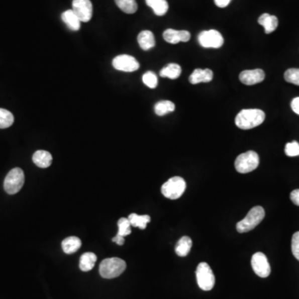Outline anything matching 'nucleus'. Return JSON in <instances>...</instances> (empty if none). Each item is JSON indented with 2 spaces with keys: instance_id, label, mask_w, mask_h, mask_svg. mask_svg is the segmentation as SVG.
I'll return each mask as SVG.
<instances>
[{
  "instance_id": "nucleus-1",
  "label": "nucleus",
  "mask_w": 299,
  "mask_h": 299,
  "mask_svg": "<svg viewBox=\"0 0 299 299\" xmlns=\"http://www.w3.org/2000/svg\"><path fill=\"white\" fill-rule=\"evenodd\" d=\"M265 120V113L259 109H244L235 118V124L242 130H249L262 124Z\"/></svg>"
},
{
  "instance_id": "nucleus-2",
  "label": "nucleus",
  "mask_w": 299,
  "mask_h": 299,
  "mask_svg": "<svg viewBox=\"0 0 299 299\" xmlns=\"http://www.w3.org/2000/svg\"><path fill=\"white\" fill-rule=\"evenodd\" d=\"M127 268V263L123 259L119 258L106 259L101 263L99 273L104 278H117L121 275Z\"/></svg>"
},
{
  "instance_id": "nucleus-3",
  "label": "nucleus",
  "mask_w": 299,
  "mask_h": 299,
  "mask_svg": "<svg viewBox=\"0 0 299 299\" xmlns=\"http://www.w3.org/2000/svg\"><path fill=\"white\" fill-rule=\"evenodd\" d=\"M265 216V211L261 206H255L249 211L245 218L237 223L236 229L239 233H247L254 230Z\"/></svg>"
},
{
  "instance_id": "nucleus-4",
  "label": "nucleus",
  "mask_w": 299,
  "mask_h": 299,
  "mask_svg": "<svg viewBox=\"0 0 299 299\" xmlns=\"http://www.w3.org/2000/svg\"><path fill=\"white\" fill-rule=\"evenodd\" d=\"M259 165V156L255 151H249L242 153L235 160V169L241 174L251 172Z\"/></svg>"
},
{
  "instance_id": "nucleus-5",
  "label": "nucleus",
  "mask_w": 299,
  "mask_h": 299,
  "mask_svg": "<svg viewBox=\"0 0 299 299\" xmlns=\"http://www.w3.org/2000/svg\"><path fill=\"white\" fill-rule=\"evenodd\" d=\"M186 189V183L179 176L170 178L161 187V193L170 200H177L184 194Z\"/></svg>"
},
{
  "instance_id": "nucleus-6",
  "label": "nucleus",
  "mask_w": 299,
  "mask_h": 299,
  "mask_svg": "<svg viewBox=\"0 0 299 299\" xmlns=\"http://www.w3.org/2000/svg\"><path fill=\"white\" fill-rule=\"evenodd\" d=\"M24 184V173L20 168L10 170L4 182V188L9 194H15L20 191Z\"/></svg>"
},
{
  "instance_id": "nucleus-7",
  "label": "nucleus",
  "mask_w": 299,
  "mask_h": 299,
  "mask_svg": "<svg viewBox=\"0 0 299 299\" xmlns=\"http://www.w3.org/2000/svg\"><path fill=\"white\" fill-rule=\"evenodd\" d=\"M197 283L199 287L204 291H210L213 288L216 282V278L214 275L213 271L208 263H200L197 267L196 272Z\"/></svg>"
},
{
  "instance_id": "nucleus-8",
  "label": "nucleus",
  "mask_w": 299,
  "mask_h": 299,
  "mask_svg": "<svg viewBox=\"0 0 299 299\" xmlns=\"http://www.w3.org/2000/svg\"><path fill=\"white\" fill-rule=\"evenodd\" d=\"M198 41L203 48H219L224 44V38L220 32L215 29L201 32Z\"/></svg>"
},
{
  "instance_id": "nucleus-9",
  "label": "nucleus",
  "mask_w": 299,
  "mask_h": 299,
  "mask_svg": "<svg viewBox=\"0 0 299 299\" xmlns=\"http://www.w3.org/2000/svg\"><path fill=\"white\" fill-rule=\"evenodd\" d=\"M251 265L254 273L260 278H267L271 273L270 264L265 254L258 252L252 256Z\"/></svg>"
},
{
  "instance_id": "nucleus-10",
  "label": "nucleus",
  "mask_w": 299,
  "mask_h": 299,
  "mask_svg": "<svg viewBox=\"0 0 299 299\" xmlns=\"http://www.w3.org/2000/svg\"><path fill=\"white\" fill-rule=\"evenodd\" d=\"M113 66L115 69L122 72H132L139 69V62L132 56L127 54L116 57L113 61Z\"/></svg>"
},
{
  "instance_id": "nucleus-11",
  "label": "nucleus",
  "mask_w": 299,
  "mask_h": 299,
  "mask_svg": "<svg viewBox=\"0 0 299 299\" xmlns=\"http://www.w3.org/2000/svg\"><path fill=\"white\" fill-rule=\"evenodd\" d=\"M92 4L90 0H73L72 11L76 14L80 21L89 22L92 17Z\"/></svg>"
},
{
  "instance_id": "nucleus-12",
  "label": "nucleus",
  "mask_w": 299,
  "mask_h": 299,
  "mask_svg": "<svg viewBox=\"0 0 299 299\" xmlns=\"http://www.w3.org/2000/svg\"><path fill=\"white\" fill-rule=\"evenodd\" d=\"M265 78V73L262 69L245 70L239 74L242 83L252 86L259 83Z\"/></svg>"
},
{
  "instance_id": "nucleus-13",
  "label": "nucleus",
  "mask_w": 299,
  "mask_h": 299,
  "mask_svg": "<svg viewBox=\"0 0 299 299\" xmlns=\"http://www.w3.org/2000/svg\"><path fill=\"white\" fill-rule=\"evenodd\" d=\"M163 38L167 43L176 44L179 42H188L190 39V34L186 30L168 29L163 33Z\"/></svg>"
},
{
  "instance_id": "nucleus-14",
  "label": "nucleus",
  "mask_w": 299,
  "mask_h": 299,
  "mask_svg": "<svg viewBox=\"0 0 299 299\" xmlns=\"http://www.w3.org/2000/svg\"><path fill=\"white\" fill-rule=\"evenodd\" d=\"M213 72L211 69H201L197 68L189 76V81L191 84H198L201 82H210L213 79Z\"/></svg>"
},
{
  "instance_id": "nucleus-15",
  "label": "nucleus",
  "mask_w": 299,
  "mask_h": 299,
  "mask_svg": "<svg viewBox=\"0 0 299 299\" xmlns=\"http://www.w3.org/2000/svg\"><path fill=\"white\" fill-rule=\"evenodd\" d=\"M258 22H259L260 25L264 28V31H265V34H267L273 33L278 28V18L274 16V15H268L267 13L261 15Z\"/></svg>"
},
{
  "instance_id": "nucleus-16",
  "label": "nucleus",
  "mask_w": 299,
  "mask_h": 299,
  "mask_svg": "<svg viewBox=\"0 0 299 299\" xmlns=\"http://www.w3.org/2000/svg\"><path fill=\"white\" fill-rule=\"evenodd\" d=\"M62 20L67 28L72 31H78L81 28V21L72 10H67L62 13Z\"/></svg>"
},
{
  "instance_id": "nucleus-17",
  "label": "nucleus",
  "mask_w": 299,
  "mask_h": 299,
  "mask_svg": "<svg viewBox=\"0 0 299 299\" xmlns=\"http://www.w3.org/2000/svg\"><path fill=\"white\" fill-rule=\"evenodd\" d=\"M137 41L139 43L141 49L144 51H148L151 48H154L156 45V40L154 34L149 30H144L141 32L137 37Z\"/></svg>"
},
{
  "instance_id": "nucleus-18",
  "label": "nucleus",
  "mask_w": 299,
  "mask_h": 299,
  "mask_svg": "<svg viewBox=\"0 0 299 299\" xmlns=\"http://www.w3.org/2000/svg\"><path fill=\"white\" fill-rule=\"evenodd\" d=\"M34 164L40 168H48L53 162V156L48 151H37L33 156Z\"/></svg>"
},
{
  "instance_id": "nucleus-19",
  "label": "nucleus",
  "mask_w": 299,
  "mask_h": 299,
  "mask_svg": "<svg viewBox=\"0 0 299 299\" xmlns=\"http://www.w3.org/2000/svg\"><path fill=\"white\" fill-rule=\"evenodd\" d=\"M81 242L79 238L71 236L62 242V250L67 254H73L81 248Z\"/></svg>"
},
{
  "instance_id": "nucleus-20",
  "label": "nucleus",
  "mask_w": 299,
  "mask_h": 299,
  "mask_svg": "<svg viewBox=\"0 0 299 299\" xmlns=\"http://www.w3.org/2000/svg\"><path fill=\"white\" fill-rule=\"evenodd\" d=\"M181 74V67L176 63H170L160 70V76L170 79H176Z\"/></svg>"
},
{
  "instance_id": "nucleus-21",
  "label": "nucleus",
  "mask_w": 299,
  "mask_h": 299,
  "mask_svg": "<svg viewBox=\"0 0 299 299\" xmlns=\"http://www.w3.org/2000/svg\"><path fill=\"white\" fill-rule=\"evenodd\" d=\"M192 247V240L188 236L180 238L175 245V253L179 257H185L189 254Z\"/></svg>"
},
{
  "instance_id": "nucleus-22",
  "label": "nucleus",
  "mask_w": 299,
  "mask_h": 299,
  "mask_svg": "<svg viewBox=\"0 0 299 299\" xmlns=\"http://www.w3.org/2000/svg\"><path fill=\"white\" fill-rule=\"evenodd\" d=\"M96 259H96V254L91 253V252L82 254L80 258V269L83 272H88V271L91 270L95 266Z\"/></svg>"
},
{
  "instance_id": "nucleus-23",
  "label": "nucleus",
  "mask_w": 299,
  "mask_h": 299,
  "mask_svg": "<svg viewBox=\"0 0 299 299\" xmlns=\"http://www.w3.org/2000/svg\"><path fill=\"white\" fill-rule=\"evenodd\" d=\"M146 5L153 10L155 15L163 16L167 13L169 5L166 0H146Z\"/></svg>"
},
{
  "instance_id": "nucleus-24",
  "label": "nucleus",
  "mask_w": 299,
  "mask_h": 299,
  "mask_svg": "<svg viewBox=\"0 0 299 299\" xmlns=\"http://www.w3.org/2000/svg\"><path fill=\"white\" fill-rule=\"evenodd\" d=\"M175 106L172 102L168 100L160 101L154 108L156 115L165 116L175 111Z\"/></svg>"
},
{
  "instance_id": "nucleus-25",
  "label": "nucleus",
  "mask_w": 299,
  "mask_h": 299,
  "mask_svg": "<svg viewBox=\"0 0 299 299\" xmlns=\"http://www.w3.org/2000/svg\"><path fill=\"white\" fill-rule=\"evenodd\" d=\"M131 225L133 227H137L141 230H145L146 225L151 221V217L145 215V216H138L137 214H131L128 217Z\"/></svg>"
},
{
  "instance_id": "nucleus-26",
  "label": "nucleus",
  "mask_w": 299,
  "mask_h": 299,
  "mask_svg": "<svg viewBox=\"0 0 299 299\" xmlns=\"http://www.w3.org/2000/svg\"><path fill=\"white\" fill-rule=\"evenodd\" d=\"M115 2L120 10L126 14L132 15L137 12V4L136 0H115Z\"/></svg>"
},
{
  "instance_id": "nucleus-27",
  "label": "nucleus",
  "mask_w": 299,
  "mask_h": 299,
  "mask_svg": "<svg viewBox=\"0 0 299 299\" xmlns=\"http://www.w3.org/2000/svg\"><path fill=\"white\" fill-rule=\"evenodd\" d=\"M15 122V118L10 111L0 108V129L11 127Z\"/></svg>"
},
{
  "instance_id": "nucleus-28",
  "label": "nucleus",
  "mask_w": 299,
  "mask_h": 299,
  "mask_svg": "<svg viewBox=\"0 0 299 299\" xmlns=\"http://www.w3.org/2000/svg\"><path fill=\"white\" fill-rule=\"evenodd\" d=\"M118 235H121V236H127L132 233V230H131V223H130L129 220L126 218H121L118 220Z\"/></svg>"
},
{
  "instance_id": "nucleus-29",
  "label": "nucleus",
  "mask_w": 299,
  "mask_h": 299,
  "mask_svg": "<svg viewBox=\"0 0 299 299\" xmlns=\"http://www.w3.org/2000/svg\"><path fill=\"white\" fill-rule=\"evenodd\" d=\"M285 81L299 86V68H289L284 73Z\"/></svg>"
},
{
  "instance_id": "nucleus-30",
  "label": "nucleus",
  "mask_w": 299,
  "mask_h": 299,
  "mask_svg": "<svg viewBox=\"0 0 299 299\" xmlns=\"http://www.w3.org/2000/svg\"><path fill=\"white\" fill-rule=\"evenodd\" d=\"M142 81L146 86H148L150 88H156L158 84V79L156 75L152 72H147L143 75L142 77Z\"/></svg>"
},
{
  "instance_id": "nucleus-31",
  "label": "nucleus",
  "mask_w": 299,
  "mask_h": 299,
  "mask_svg": "<svg viewBox=\"0 0 299 299\" xmlns=\"http://www.w3.org/2000/svg\"><path fill=\"white\" fill-rule=\"evenodd\" d=\"M285 154L287 156L293 157L299 156V143L297 141H293L286 144L285 146Z\"/></svg>"
},
{
  "instance_id": "nucleus-32",
  "label": "nucleus",
  "mask_w": 299,
  "mask_h": 299,
  "mask_svg": "<svg viewBox=\"0 0 299 299\" xmlns=\"http://www.w3.org/2000/svg\"><path fill=\"white\" fill-rule=\"evenodd\" d=\"M292 252L293 256L299 261V231L292 235Z\"/></svg>"
},
{
  "instance_id": "nucleus-33",
  "label": "nucleus",
  "mask_w": 299,
  "mask_h": 299,
  "mask_svg": "<svg viewBox=\"0 0 299 299\" xmlns=\"http://www.w3.org/2000/svg\"><path fill=\"white\" fill-rule=\"evenodd\" d=\"M290 199L292 201V203L299 206V189H294L291 192L290 194Z\"/></svg>"
},
{
  "instance_id": "nucleus-34",
  "label": "nucleus",
  "mask_w": 299,
  "mask_h": 299,
  "mask_svg": "<svg viewBox=\"0 0 299 299\" xmlns=\"http://www.w3.org/2000/svg\"><path fill=\"white\" fill-rule=\"evenodd\" d=\"M291 108L296 114L299 115V97L292 99V103H291Z\"/></svg>"
},
{
  "instance_id": "nucleus-35",
  "label": "nucleus",
  "mask_w": 299,
  "mask_h": 299,
  "mask_svg": "<svg viewBox=\"0 0 299 299\" xmlns=\"http://www.w3.org/2000/svg\"><path fill=\"white\" fill-rule=\"evenodd\" d=\"M230 1L231 0H215V4L217 7L225 8L230 5Z\"/></svg>"
},
{
  "instance_id": "nucleus-36",
  "label": "nucleus",
  "mask_w": 299,
  "mask_h": 299,
  "mask_svg": "<svg viewBox=\"0 0 299 299\" xmlns=\"http://www.w3.org/2000/svg\"><path fill=\"white\" fill-rule=\"evenodd\" d=\"M113 241L115 242L116 244H118V245H122V244H124L125 239L123 236L118 235L113 238Z\"/></svg>"
}]
</instances>
